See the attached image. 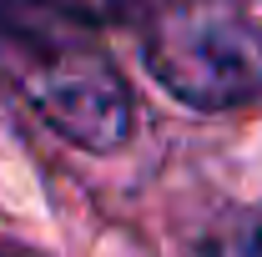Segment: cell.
<instances>
[{"label":"cell","mask_w":262,"mask_h":257,"mask_svg":"<svg viewBox=\"0 0 262 257\" xmlns=\"http://www.w3.org/2000/svg\"><path fill=\"white\" fill-rule=\"evenodd\" d=\"M0 66L10 71L15 91L31 101V111L56 136L86 146V152H111L126 141L131 131L126 81L71 26L31 20V26L0 31Z\"/></svg>","instance_id":"7a4b0ae2"},{"label":"cell","mask_w":262,"mask_h":257,"mask_svg":"<svg viewBox=\"0 0 262 257\" xmlns=\"http://www.w3.org/2000/svg\"><path fill=\"white\" fill-rule=\"evenodd\" d=\"M141 46L151 76L187 106L262 96V0H151Z\"/></svg>","instance_id":"6da1fadb"},{"label":"cell","mask_w":262,"mask_h":257,"mask_svg":"<svg viewBox=\"0 0 262 257\" xmlns=\"http://www.w3.org/2000/svg\"><path fill=\"white\" fill-rule=\"evenodd\" d=\"M212 257H262V232H227Z\"/></svg>","instance_id":"3957f363"}]
</instances>
